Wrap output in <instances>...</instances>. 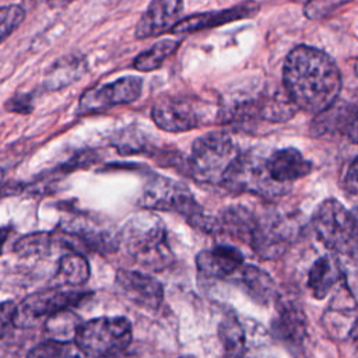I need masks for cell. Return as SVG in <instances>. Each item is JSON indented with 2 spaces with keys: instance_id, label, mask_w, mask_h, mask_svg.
I'll return each mask as SVG.
<instances>
[{
  "instance_id": "1",
  "label": "cell",
  "mask_w": 358,
  "mask_h": 358,
  "mask_svg": "<svg viewBox=\"0 0 358 358\" xmlns=\"http://www.w3.org/2000/svg\"><path fill=\"white\" fill-rule=\"evenodd\" d=\"M282 88L298 110L316 115L337 101L341 74L326 52L299 45L285 57Z\"/></svg>"
},
{
  "instance_id": "2",
  "label": "cell",
  "mask_w": 358,
  "mask_h": 358,
  "mask_svg": "<svg viewBox=\"0 0 358 358\" xmlns=\"http://www.w3.org/2000/svg\"><path fill=\"white\" fill-rule=\"evenodd\" d=\"M119 241L133 260L145 268L162 270L173 260L164 221L152 213L131 217L123 227Z\"/></svg>"
},
{
  "instance_id": "3",
  "label": "cell",
  "mask_w": 358,
  "mask_h": 358,
  "mask_svg": "<svg viewBox=\"0 0 358 358\" xmlns=\"http://www.w3.org/2000/svg\"><path fill=\"white\" fill-rule=\"evenodd\" d=\"M140 204L150 210L173 211L183 215L190 225L204 232H218V220L207 215L192 192L180 182L152 175L143 187Z\"/></svg>"
},
{
  "instance_id": "4",
  "label": "cell",
  "mask_w": 358,
  "mask_h": 358,
  "mask_svg": "<svg viewBox=\"0 0 358 358\" xmlns=\"http://www.w3.org/2000/svg\"><path fill=\"white\" fill-rule=\"evenodd\" d=\"M239 152L228 133L210 131L193 143L189 159L190 176L200 183L221 186Z\"/></svg>"
},
{
  "instance_id": "5",
  "label": "cell",
  "mask_w": 358,
  "mask_h": 358,
  "mask_svg": "<svg viewBox=\"0 0 358 358\" xmlns=\"http://www.w3.org/2000/svg\"><path fill=\"white\" fill-rule=\"evenodd\" d=\"M296 112V106L288 98L284 88H267L250 98L222 106L218 116L222 123L245 129L256 122L282 123L289 120Z\"/></svg>"
},
{
  "instance_id": "6",
  "label": "cell",
  "mask_w": 358,
  "mask_h": 358,
  "mask_svg": "<svg viewBox=\"0 0 358 358\" xmlns=\"http://www.w3.org/2000/svg\"><path fill=\"white\" fill-rule=\"evenodd\" d=\"M131 324L122 316H103L88 320L76 329L74 343L92 358H112L131 343Z\"/></svg>"
},
{
  "instance_id": "7",
  "label": "cell",
  "mask_w": 358,
  "mask_h": 358,
  "mask_svg": "<svg viewBox=\"0 0 358 358\" xmlns=\"http://www.w3.org/2000/svg\"><path fill=\"white\" fill-rule=\"evenodd\" d=\"M312 222L317 238L326 248L340 255L355 256L357 220L340 201L329 199L320 203Z\"/></svg>"
},
{
  "instance_id": "8",
  "label": "cell",
  "mask_w": 358,
  "mask_h": 358,
  "mask_svg": "<svg viewBox=\"0 0 358 358\" xmlns=\"http://www.w3.org/2000/svg\"><path fill=\"white\" fill-rule=\"evenodd\" d=\"M266 157L267 155L257 150L241 151L227 172L221 186L234 193L248 192L263 197H278L284 194L288 186L280 185L270 178Z\"/></svg>"
},
{
  "instance_id": "9",
  "label": "cell",
  "mask_w": 358,
  "mask_h": 358,
  "mask_svg": "<svg viewBox=\"0 0 358 358\" xmlns=\"http://www.w3.org/2000/svg\"><path fill=\"white\" fill-rule=\"evenodd\" d=\"M208 105L190 96H166L159 99L151 110L154 123L171 133L187 131L207 123Z\"/></svg>"
},
{
  "instance_id": "10",
  "label": "cell",
  "mask_w": 358,
  "mask_h": 358,
  "mask_svg": "<svg viewBox=\"0 0 358 358\" xmlns=\"http://www.w3.org/2000/svg\"><path fill=\"white\" fill-rule=\"evenodd\" d=\"M88 296V292L64 291L60 288L38 291L17 305L14 324L21 327L31 326L41 317H52L62 312H67L70 308L77 306Z\"/></svg>"
},
{
  "instance_id": "11",
  "label": "cell",
  "mask_w": 358,
  "mask_h": 358,
  "mask_svg": "<svg viewBox=\"0 0 358 358\" xmlns=\"http://www.w3.org/2000/svg\"><path fill=\"white\" fill-rule=\"evenodd\" d=\"M291 222L275 213L256 215L248 243L262 259H277L288 248L292 236Z\"/></svg>"
},
{
  "instance_id": "12",
  "label": "cell",
  "mask_w": 358,
  "mask_h": 358,
  "mask_svg": "<svg viewBox=\"0 0 358 358\" xmlns=\"http://www.w3.org/2000/svg\"><path fill=\"white\" fill-rule=\"evenodd\" d=\"M143 80L137 76H124L106 85L87 90L78 101V115L92 113L115 105L131 103L141 95Z\"/></svg>"
},
{
  "instance_id": "13",
  "label": "cell",
  "mask_w": 358,
  "mask_h": 358,
  "mask_svg": "<svg viewBox=\"0 0 358 358\" xmlns=\"http://www.w3.org/2000/svg\"><path fill=\"white\" fill-rule=\"evenodd\" d=\"M357 106L345 101H336L324 110L316 113L310 123V134L315 137L343 136L357 143Z\"/></svg>"
},
{
  "instance_id": "14",
  "label": "cell",
  "mask_w": 358,
  "mask_h": 358,
  "mask_svg": "<svg viewBox=\"0 0 358 358\" xmlns=\"http://www.w3.org/2000/svg\"><path fill=\"white\" fill-rule=\"evenodd\" d=\"M116 284L127 299L148 310L158 309L164 299L162 285L155 278L140 271L119 270Z\"/></svg>"
},
{
  "instance_id": "15",
  "label": "cell",
  "mask_w": 358,
  "mask_h": 358,
  "mask_svg": "<svg viewBox=\"0 0 358 358\" xmlns=\"http://www.w3.org/2000/svg\"><path fill=\"white\" fill-rule=\"evenodd\" d=\"M259 6L255 1H246L242 4H238L231 8L225 10H218V11H208V13H200L190 15L187 18L179 20L171 29L169 32L172 34H189V32H196L201 29H208L214 28L222 24H228L236 20L248 18L252 17L257 13Z\"/></svg>"
},
{
  "instance_id": "16",
  "label": "cell",
  "mask_w": 358,
  "mask_h": 358,
  "mask_svg": "<svg viewBox=\"0 0 358 358\" xmlns=\"http://www.w3.org/2000/svg\"><path fill=\"white\" fill-rule=\"evenodd\" d=\"M183 0H152L136 25V38H150L169 31L178 21Z\"/></svg>"
},
{
  "instance_id": "17",
  "label": "cell",
  "mask_w": 358,
  "mask_h": 358,
  "mask_svg": "<svg viewBox=\"0 0 358 358\" xmlns=\"http://www.w3.org/2000/svg\"><path fill=\"white\" fill-rule=\"evenodd\" d=\"M266 166L270 178L280 185H289L312 171L310 161L292 147L273 151L266 157Z\"/></svg>"
},
{
  "instance_id": "18",
  "label": "cell",
  "mask_w": 358,
  "mask_h": 358,
  "mask_svg": "<svg viewBox=\"0 0 358 358\" xmlns=\"http://www.w3.org/2000/svg\"><path fill=\"white\" fill-rule=\"evenodd\" d=\"M196 264L203 274L224 278L234 274L243 264V256L236 248L218 245L200 252L196 257Z\"/></svg>"
},
{
  "instance_id": "19",
  "label": "cell",
  "mask_w": 358,
  "mask_h": 358,
  "mask_svg": "<svg viewBox=\"0 0 358 358\" xmlns=\"http://www.w3.org/2000/svg\"><path fill=\"white\" fill-rule=\"evenodd\" d=\"M87 69V62L81 55H66L57 59L49 67L43 78V87L48 91H57L64 87H69L77 80H80L85 74Z\"/></svg>"
},
{
  "instance_id": "20",
  "label": "cell",
  "mask_w": 358,
  "mask_h": 358,
  "mask_svg": "<svg viewBox=\"0 0 358 358\" xmlns=\"http://www.w3.org/2000/svg\"><path fill=\"white\" fill-rule=\"evenodd\" d=\"M343 278L344 273L340 260L336 256L329 255L319 257L313 263L309 270L308 287L315 298L323 299Z\"/></svg>"
},
{
  "instance_id": "21",
  "label": "cell",
  "mask_w": 358,
  "mask_h": 358,
  "mask_svg": "<svg viewBox=\"0 0 358 358\" xmlns=\"http://www.w3.org/2000/svg\"><path fill=\"white\" fill-rule=\"evenodd\" d=\"M271 329L282 340L301 343L305 334L303 310L292 301L278 303L277 316L273 320Z\"/></svg>"
},
{
  "instance_id": "22",
  "label": "cell",
  "mask_w": 358,
  "mask_h": 358,
  "mask_svg": "<svg viewBox=\"0 0 358 358\" xmlns=\"http://www.w3.org/2000/svg\"><path fill=\"white\" fill-rule=\"evenodd\" d=\"M256 214L243 206H231L225 208L218 220L220 231H225L234 238L243 242L249 241L250 232L253 229Z\"/></svg>"
},
{
  "instance_id": "23",
  "label": "cell",
  "mask_w": 358,
  "mask_h": 358,
  "mask_svg": "<svg viewBox=\"0 0 358 358\" xmlns=\"http://www.w3.org/2000/svg\"><path fill=\"white\" fill-rule=\"evenodd\" d=\"M220 338L224 345V358H242L246 350V334L236 316L225 313L220 323Z\"/></svg>"
},
{
  "instance_id": "24",
  "label": "cell",
  "mask_w": 358,
  "mask_h": 358,
  "mask_svg": "<svg viewBox=\"0 0 358 358\" xmlns=\"http://www.w3.org/2000/svg\"><path fill=\"white\" fill-rule=\"evenodd\" d=\"M90 277V266L87 259L81 253H69L59 260V267L55 275L56 284L63 285H81Z\"/></svg>"
},
{
  "instance_id": "25",
  "label": "cell",
  "mask_w": 358,
  "mask_h": 358,
  "mask_svg": "<svg viewBox=\"0 0 358 358\" xmlns=\"http://www.w3.org/2000/svg\"><path fill=\"white\" fill-rule=\"evenodd\" d=\"M241 282L246 292L259 303H268L275 287L271 277L256 266H245L241 273Z\"/></svg>"
},
{
  "instance_id": "26",
  "label": "cell",
  "mask_w": 358,
  "mask_h": 358,
  "mask_svg": "<svg viewBox=\"0 0 358 358\" xmlns=\"http://www.w3.org/2000/svg\"><path fill=\"white\" fill-rule=\"evenodd\" d=\"M179 48V42L173 39H162L154 43L150 49L141 52L134 59V69L138 71H152L162 66V63L175 53Z\"/></svg>"
},
{
  "instance_id": "27",
  "label": "cell",
  "mask_w": 358,
  "mask_h": 358,
  "mask_svg": "<svg viewBox=\"0 0 358 358\" xmlns=\"http://www.w3.org/2000/svg\"><path fill=\"white\" fill-rule=\"evenodd\" d=\"M27 358H85V355L76 343L48 340L32 348Z\"/></svg>"
},
{
  "instance_id": "28",
  "label": "cell",
  "mask_w": 358,
  "mask_h": 358,
  "mask_svg": "<svg viewBox=\"0 0 358 358\" xmlns=\"http://www.w3.org/2000/svg\"><path fill=\"white\" fill-rule=\"evenodd\" d=\"M56 243L55 235L48 232H34L20 238L14 246V252L20 256H45Z\"/></svg>"
},
{
  "instance_id": "29",
  "label": "cell",
  "mask_w": 358,
  "mask_h": 358,
  "mask_svg": "<svg viewBox=\"0 0 358 358\" xmlns=\"http://www.w3.org/2000/svg\"><path fill=\"white\" fill-rule=\"evenodd\" d=\"M24 17L25 11L18 4L0 7V43L21 25Z\"/></svg>"
},
{
  "instance_id": "30",
  "label": "cell",
  "mask_w": 358,
  "mask_h": 358,
  "mask_svg": "<svg viewBox=\"0 0 358 358\" xmlns=\"http://www.w3.org/2000/svg\"><path fill=\"white\" fill-rule=\"evenodd\" d=\"M354 0H308L303 13L309 20H322L331 15L338 7L345 6Z\"/></svg>"
},
{
  "instance_id": "31",
  "label": "cell",
  "mask_w": 358,
  "mask_h": 358,
  "mask_svg": "<svg viewBox=\"0 0 358 358\" xmlns=\"http://www.w3.org/2000/svg\"><path fill=\"white\" fill-rule=\"evenodd\" d=\"M4 108L8 112L13 113H21V115H27L32 110V101H31V95L29 94H15L14 96H11Z\"/></svg>"
},
{
  "instance_id": "32",
  "label": "cell",
  "mask_w": 358,
  "mask_h": 358,
  "mask_svg": "<svg viewBox=\"0 0 358 358\" xmlns=\"http://www.w3.org/2000/svg\"><path fill=\"white\" fill-rule=\"evenodd\" d=\"M17 305L14 302H0V338L6 334L11 324H14Z\"/></svg>"
},
{
  "instance_id": "33",
  "label": "cell",
  "mask_w": 358,
  "mask_h": 358,
  "mask_svg": "<svg viewBox=\"0 0 358 358\" xmlns=\"http://www.w3.org/2000/svg\"><path fill=\"white\" fill-rule=\"evenodd\" d=\"M357 175H358V171H357V158H352V161L350 162V165L347 166V171L343 176V187L344 190L351 194V196H355L357 194V190H358V180H357Z\"/></svg>"
},
{
  "instance_id": "34",
  "label": "cell",
  "mask_w": 358,
  "mask_h": 358,
  "mask_svg": "<svg viewBox=\"0 0 358 358\" xmlns=\"http://www.w3.org/2000/svg\"><path fill=\"white\" fill-rule=\"evenodd\" d=\"M8 234H10L8 228H0V255L3 252V246L8 238Z\"/></svg>"
},
{
  "instance_id": "35",
  "label": "cell",
  "mask_w": 358,
  "mask_h": 358,
  "mask_svg": "<svg viewBox=\"0 0 358 358\" xmlns=\"http://www.w3.org/2000/svg\"><path fill=\"white\" fill-rule=\"evenodd\" d=\"M74 0H49V6L50 7H64L67 4H70Z\"/></svg>"
},
{
  "instance_id": "36",
  "label": "cell",
  "mask_w": 358,
  "mask_h": 358,
  "mask_svg": "<svg viewBox=\"0 0 358 358\" xmlns=\"http://www.w3.org/2000/svg\"><path fill=\"white\" fill-rule=\"evenodd\" d=\"M3 175H4V169H3V166L0 165V182H1V179H3Z\"/></svg>"
},
{
  "instance_id": "37",
  "label": "cell",
  "mask_w": 358,
  "mask_h": 358,
  "mask_svg": "<svg viewBox=\"0 0 358 358\" xmlns=\"http://www.w3.org/2000/svg\"><path fill=\"white\" fill-rule=\"evenodd\" d=\"M180 358H193V357H180Z\"/></svg>"
},
{
  "instance_id": "38",
  "label": "cell",
  "mask_w": 358,
  "mask_h": 358,
  "mask_svg": "<svg viewBox=\"0 0 358 358\" xmlns=\"http://www.w3.org/2000/svg\"><path fill=\"white\" fill-rule=\"evenodd\" d=\"M242 358H245V355H243V357H242Z\"/></svg>"
}]
</instances>
